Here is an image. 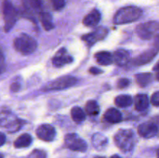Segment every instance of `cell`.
Listing matches in <instances>:
<instances>
[{
    "mask_svg": "<svg viewBox=\"0 0 159 158\" xmlns=\"http://www.w3.org/2000/svg\"><path fill=\"white\" fill-rule=\"evenodd\" d=\"M142 14V10L137 6H130L123 7L115 14L113 17V23L121 25L132 23L140 19Z\"/></svg>",
    "mask_w": 159,
    "mask_h": 158,
    "instance_id": "1",
    "label": "cell"
},
{
    "mask_svg": "<svg viewBox=\"0 0 159 158\" xmlns=\"http://www.w3.org/2000/svg\"><path fill=\"white\" fill-rule=\"evenodd\" d=\"M114 141L116 145L122 151L128 152L134 147L136 138L131 130L120 129L115 135Z\"/></svg>",
    "mask_w": 159,
    "mask_h": 158,
    "instance_id": "2",
    "label": "cell"
},
{
    "mask_svg": "<svg viewBox=\"0 0 159 158\" xmlns=\"http://www.w3.org/2000/svg\"><path fill=\"white\" fill-rule=\"evenodd\" d=\"M13 45L18 52L25 55L34 53L37 47V41L26 34H21L20 37H16L14 40Z\"/></svg>",
    "mask_w": 159,
    "mask_h": 158,
    "instance_id": "3",
    "label": "cell"
},
{
    "mask_svg": "<svg viewBox=\"0 0 159 158\" xmlns=\"http://www.w3.org/2000/svg\"><path fill=\"white\" fill-rule=\"evenodd\" d=\"M136 33L142 40H150L159 33V22L148 21L138 25Z\"/></svg>",
    "mask_w": 159,
    "mask_h": 158,
    "instance_id": "4",
    "label": "cell"
},
{
    "mask_svg": "<svg viewBox=\"0 0 159 158\" xmlns=\"http://www.w3.org/2000/svg\"><path fill=\"white\" fill-rule=\"evenodd\" d=\"M2 12L5 22V31L9 32L13 27L17 20V12L9 0H4L3 2Z\"/></svg>",
    "mask_w": 159,
    "mask_h": 158,
    "instance_id": "5",
    "label": "cell"
},
{
    "mask_svg": "<svg viewBox=\"0 0 159 158\" xmlns=\"http://www.w3.org/2000/svg\"><path fill=\"white\" fill-rule=\"evenodd\" d=\"M77 82V79L72 76H63L56 80L49 82L43 88L44 91H53V90H62L65 88L75 85Z\"/></svg>",
    "mask_w": 159,
    "mask_h": 158,
    "instance_id": "6",
    "label": "cell"
},
{
    "mask_svg": "<svg viewBox=\"0 0 159 158\" xmlns=\"http://www.w3.org/2000/svg\"><path fill=\"white\" fill-rule=\"evenodd\" d=\"M65 143L68 149L73 151L85 152L87 150L86 142L76 133H69L65 137Z\"/></svg>",
    "mask_w": 159,
    "mask_h": 158,
    "instance_id": "7",
    "label": "cell"
},
{
    "mask_svg": "<svg viewBox=\"0 0 159 158\" xmlns=\"http://www.w3.org/2000/svg\"><path fill=\"white\" fill-rule=\"evenodd\" d=\"M36 133L39 139L46 142H51L55 137L56 131L52 125L49 124H43L38 126L36 130Z\"/></svg>",
    "mask_w": 159,
    "mask_h": 158,
    "instance_id": "8",
    "label": "cell"
},
{
    "mask_svg": "<svg viewBox=\"0 0 159 158\" xmlns=\"http://www.w3.org/2000/svg\"><path fill=\"white\" fill-rule=\"evenodd\" d=\"M158 125H156V123L152 122L141 124L138 128V134L145 139H150L155 136L158 133Z\"/></svg>",
    "mask_w": 159,
    "mask_h": 158,
    "instance_id": "9",
    "label": "cell"
},
{
    "mask_svg": "<svg viewBox=\"0 0 159 158\" xmlns=\"http://www.w3.org/2000/svg\"><path fill=\"white\" fill-rule=\"evenodd\" d=\"M107 33H108V30L106 28L99 27L97 29H96L94 32L84 35L82 37V40L85 42L87 45L92 46V45L96 43L99 40H101L103 38H105Z\"/></svg>",
    "mask_w": 159,
    "mask_h": 158,
    "instance_id": "10",
    "label": "cell"
},
{
    "mask_svg": "<svg viewBox=\"0 0 159 158\" xmlns=\"http://www.w3.org/2000/svg\"><path fill=\"white\" fill-rule=\"evenodd\" d=\"M158 51L159 50L155 47L152 48V49L144 51V53L140 54L139 56H138L134 60V64L136 65V66H140V65H144L149 63V62H151L155 58V56L158 53Z\"/></svg>",
    "mask_w": 159,
    "mask_h": 158,
    "instance_id": "11",
    "label": "cell"
},
{
    "mask_svg": "<svg viewBox=\"0 0 159 158\" xmlns=\"http://www.w3.org/2000/svg\"><path fill=\"white\" fill-rule=\"evenodd\" d=\"M73 61L72 57L68 54L65 48L59 50L53 58V64L56 67H62L65 64L71 63Z\"/></svg>",
    "mask_w": 159,
    "mask_h": 158,
    "instance_id": "12",
    "label": "cell"
},
{
    "mask_svg": "<svg viewBox=\"0 0 159 158\" xmlns=\"http://www.w3.org/2000/svg\"><path fill=\"white\" fill-rule=\"evenodd\" d=\"M101 20V14L97 9H93L83 20V24L89 27H93L97 26Z\"/></svg>",
    "mask_w": 159,
    "mask_h": 158,
    "instance_id": "13",
    "label": "cell"
},
{
    "mask_svg": "<svg viewBox=\"0 0 159 158\" xmlns=\"http://www.w3.org/2000/svg\"><path fill=\"white\" fill-rule=\"evenodd\" d=\"M113 60L119 66H124L130 60V54L127 50L123 49L117 50L115 51L113 55Z\"/></svg>",
    "mask_w": 159,
    "mask_h": 158,
    "instance_id": "14",
    "label": "cell"
},
{
    "mask_svg": "<svg viewBox=\"0 0 159 158\" xmlns=\"http://www.w3.org/2000/svg\"><path fill=\"white\" fill-rule=\"evenodd\" d=\"M104 119L110 123H119L122 121L123 116L120 112L116 108H109L104 114Z\"/></svg>",
    "mask_w": 159,
    "mask_h": 158,
    "instance_id": "15",
    "label": "cell"
},
{
    "mask_svg": "<svg viewBox=\"0 0 159 158\" xmlns=\"http://www.w3.org/2000/svg\"><path fill=\"white\" fill-rule=\"evenodd\" d=\"M149 99L147 94H138L135 96L134 107L138 111H144L148 108Z\"/></svg>",
    "mask_w": 159,
    "mask_h": 158,
    "instance_id": "16",
    "label": "cell"
},
{
    "mask_svg": "<svg viewBox=\"0 0 159 158\" xmlns=\"http://www.w3.org/2000/svg\"><path fill=\"white\" fill-rule=\"evenodd\" d=\"M96 62L100 65H110L113 64V55L108 51H100L95 54Z\"/></svg>",
    "mask_w": 159,
    "mask_h": 158,
    "instance_id": "17",
    "label": "cell"
},
{
    "mask_svg": "<svg viewBox=\"0 0 159 158\" xmlns=\"http://www.w3.org/2000/svg\"><path fill=\"white\" fill-rule=\"evenodd\" d=\"M92 143H93V147L96 150H102L107 147L108 140L104 135L100 134V133H96L92 138Z\"/></svg>",
    "mask_w": 159,
    "mask_h": 158,
    "instance_id": "18",
    "label": "cell"
},
{
    "mask_svg": "<svg viewBox=\"0 0 159 158\" xmlns=\"http://www.w3.org/2000/svg\"><path fill=\"white\" fill-rule=\"evenodd\" d=\"M32 143V137L27 133L22 134L17 138L14 142V147L16 148H25L29 147Z\"/></svg>",
    "mask_w": 159,
    "mask_h": 158,
    "instance_id": "19",
    "label": "cell"
},
{
    "mask_svg": "<svg viewBox=\"0 0 159 158\" xmlns=\"http://www.w3.org/2000/svg\"><path fill=\"white\" fill-rule=\"evenodd\" d=\"M152 78H153V76L149 72L140 73L135 75L137 83L142 88L148 85L152 81Z\"/></svg>",
    "mask_w": 159,
    "mask_h": 158,
    "instance_id": "20",
    "label": "cell"
},
{
    "mask_svg": "<svg viewBox=\"0 0 159 158\" xmlns=\"http://www.w3.org/2000/svg\"><path fill=\"white\" fill-rule=\"evenodd\" d=\"M40 21H41L42 26L44 28L45 30H51L54 28V23H53L52 16L49 12H42L40 13Z\"/></svg>",
    "mask_w": 159,
    "mask_h": 158,
    "instance_id": "21",
    "label": "cell"
},
{
    "mask_svg": "<svg viewBox=\"0 0 159 158\" xmlns=\"http://www.w3.org/2000/svg\"><path fill=\"white\" fill-rule=\"evenodd\" d=\"M115 103L120 108H127L132 105L133 99H132L131 96L128 95V94H121L115 99Z\"/></svg>",
    "mask_w": 159,
    "mask_h": 158,
    "instance_id": "22",
    "label": "cell"
},
{
    "mask_svg": "<svg viewBox=\"0 0 159 158\" xmlns=\"http://www.w3.org/2000/svg\"><path fill=\"white\" fill-rule=\"evenodd\" d=\"M85 112L89 116H95L99 113V106L95 100H89L85 105Z\"/></svg>",
    "mask_w": 159,
    "mask_h": 158,
    "instance_id": "23",
    "label": "cell"
},
{
    "mask_svg": "<svg viewBox=\"0 0 159 158\" xmlns=\"http://www.w3.org/2000/svg\"><path fill=\"white\" fill-rule=\"evenodd\" d=\"M71 118L75 122H82L85 119V114L80 107H73L71 111Z\"/></svg>",
    "mask_w": 159,
    "mask_h": 158,
    "instance_id": "24",
    "label": "cell"
},
{
    "mask_svg": "<svg viewBox=\"0 0 159 158\" xmlns=\"http://www.w3.org/2000/svg\"><path fill=\"white\" fill-rule=\"evenodd\" d=\"M27 158H47V153L43 150H34L31 152Z\"/></svg>",
    "mask_w": 159,
    "mask_h": 158,
    "instance_id": "25",
    "label": "cell"
},
{
    "mask_svg": "<svg viewBox=\"0 0 159 158\" xmlns=\"http://www.w3.org/2000/svg\"><path fill=\"white\" fill-rule=\"evenodd\" d=\"M55 10H61L65 6V0H50Z\"/></svg>",
    "mask_w": 159,
    "mask_h": 158,
    "instance_id": "26",
    "label": "cell"
},
{
    "mask_svg": "<svg viewBox=\"0 0 159 158\" xmlns=\"http://www.w3.org/2000/svg\"><path fill=\"white\" fill-rule=\"evenodd\" d=\"M151 103L154 106H159V91H155L151 97Z\"/></svg>",
    "mask_w": 159,
    "mask_h": 158,
    "instance_id": "27",
    "label": "cell"
},
{
    "mask_svg": "<svg viewBox=\"0 0 159 158\" xmlns=\"http://www.w3.org/2000/svg\"><path fill=\"white\" fill-rule=\"evenodd\" d=\"M130 85V81L127 78H120L117 82V86L119 88H125Z\"/></svg>",
    "mask_w": 159,
    "mask_h": 158,
    "instance_id": "28",
    "label": "cell"
},
{
    "mask_svg": "<svg viewBox=\"0 0 159 158\" xmlns=\"http://www.w3.org/2000/svg\"><path fill=\"white\" fill-rule=\"evenodd\" d=\"M5 69V64H4V57H3V54L2 53V51L0 50V73L2 72Z\"/></svg>",
    "mask_w": 159,
    "mask_h": 158,
    "instance_id": "29",
    "label": "cell"
},
{
    "mask_svg": "<svg viewBox=\"0 0 159 158\" xmlns=\"http://www.w3.org/2000/svg\"><path fill=\"white\" fill-rule=\"evenodd\" d=\"M89 72L93 74H101V73H102V71H101V70L99 69V68L93 67V68H91L89 69Z\"/></svg>",
    "mask_w": 159,
    "mask_h": 158,
    "instance_id": "30",
    "label": "cell"
},
{
    "mask_svg": "<svg viewBox=\"0 0 159 158\" xmlns=\"http://www.w3.org/2000/svg\"><path fill=\"white\" fill-rule=\"evenodd\" d=\"M11 90L13 91H17L19 89H20V84L18 83H12V85H11V87H10Z\"/></svg>",
    "mask_w": 159,
    "mask_h": 158,
    "instance_id": "31",
    "label": "cell"
},
{
    "mask_svg": "<svg viewBox=\"0 0 159 158\" xmlns=\"http://www.w3.org/2000/svg\"><path fill=\"white\" fill-rule=\"evenodd\" d=\"M6 136H5L4 133H0V147H2V145H4L5 143H6Z\"/></svg>",
    "mask_w": 159,
    "mask_h": 158,
    "instance_id": "32",
    "label": "cell"
},
{
    "mask_svg": "<svg viewBox=\"0 0 159 158\" xmlns=\"http://www.w3.org/2000/svg\"><path fill=\"white\" fill-rule=\"evenodd\" d=\"M155 47L159 50V33L155 37Z\"/></svg>",
    "mask_w": 159,
    "mask_h": 158,
    "instance_id": "33",
    "label": "cell"
},
{
    "mask_svg": "<svg viewBox=\"0 0 159 158\" xmlns=\"http://www.w3.org/2000/svg\"><path fill=\"white\" fill-rule=\"evenodd\" d=\"M153 70L155 71H158V70H159V60L158 62H157L156 64H155V65L154 66V68H153Z\"/></svg>",
    "mask_w": 159,
    "mask_h": 158,
    "instance_id": "34",
    "label": "cell"
},
{
    "mask_svg": "<svg viewBox=\"0 0 159 158\" xmlns=\"http://www.w3.org/2000/svg\"><path fill=\"white\" fill-rule=\"evenodd\" d=\"M155 77H156L157 81H159V70L156 71V75H155Z\"/></svg>",
    "mask_w": 159,
    "mask_h": 158,
    "instance_id": "35",
    "label": "cell"
},
{
    "mask_svg": "<svg viewBox=\"0 0 159 158\" xmlns=\"http://www.w3.org/2000/svg\"><path fill=\"white\" fill-rule=\"evenodd\" d=\"M110 158H121V157L120 156H118V155H113V156H112Z\"/></svg>",
    "mask_w": 159,
    "mask_h": 158,
    "instance_id": "36",
    "label": "cell"
},
{
    "mask_svg": "<svg viewBox=\"0 0 159 158\" xmlns=\"http://www.w3.org/2000/svg\"><path fill=\"white\" fill-rule=\"evenodd\" d=\"M157 158H159V149L157 150Z\"/></svg>",
    "mask_w": 159,
    "mask_h": 158,
    "instance_id": "37",
    "label": "cell"
},
{
    "mask_svg": "<svg viewBox=\"0 0 159 158\" xmlns=\"http://www.w3.org/2000/svg\"><path fill=\"white\" fill-rule=\"evenodd\" d=\"M94 158H105V157H102V156H96Z\"/></svg>",
    "mask_w": 159,
    "mask_h": 158,
    "instance_id": "38",
    "label": "cell"
},
{
    "mask_svg": "<svg viewBox=\"0 0 159 158\" xmlns=\"http://www.w3.org/2000/svg\"><path fill=\"white\" fill-rule=\"evenodd\" d=\"M0 158H3V155L2 153H0Z\"/></svg>",
    "mask_w": 159,
    "mask_h": 158,
    "instance_id": "39",
    "label": "cell"
}]
</instances>
